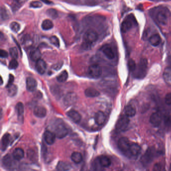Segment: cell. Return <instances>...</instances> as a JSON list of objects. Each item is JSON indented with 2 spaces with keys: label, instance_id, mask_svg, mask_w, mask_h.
Masks as SVG:
<instances>
[{
  "label": "cell",
  "instance_id": "7bdbcfd3",
  "mask_svg": "<svg viewBox=\"0 0 171 171\" xmlns=\"http://www.w3.org/2000/svg\"><path fill=\"white\" fill-rule=\"evenodd\" d=\"M165 103L168 105V106H171V92L167 93L165 95Z\"/></svg>",
  "mask_w": 171,
  "mask_h": 171
},
{
  "label": "cell",
  "instance_id": "bcb514c9",
  "mask_svg": "<svg viewBox=\"0 0 171 171\" xmlns=\"http://www.w3.org/2000/svg\"><path fill=\"white\" fill-rule=\"evenodd\" d=\"M0 56L1 58H7L8 56V53L5 50L2 49L1 50V52H0Z\"/></svg>",
  "mask_w": 171,
  "mask_h": 171
},
{
  "label": "cell",
  "instance_id": "1f68e13d",
  "mask_svg": "<svg viewBox=\"0 0 171 171\" xmlns=\"http://www.w3.org/2000/svg\"><path fill=\"white\" fill-rule=\"evenodd\" d=\"M68 77V74L66 70L62 71L56 77L57 81L59 82H64L66 81Z\"/></svg>",
  "mask_w": 171,
  "mask_h": 171
},
{
  "label": "cell",
  "instance_id": "7a4b0ae2",
  "mask_svg": "<svg viewBox=\"0 0 171 171\" xmlns=\"http://www.w3.org/2000/svg\"><path fill=\"white\" fill-rule=\"evenodd\" d=\"M99 38L98 33L95 30L88 29L86 31L83 37L84 49H90L92 44L96 42Z\"/></svg>",
  "mask_w": 171,
  "mask_h": 171
},
{
  "label": "cell",
  "instance_id": "9a60e30c",
  "mask_svg": "<svg viewBox=\"0 0 171 171\" xmlns=\"http://www.w3.org/2000/svg\"><path fill=\"white\" fill-rule=\"evenodd\" d=\"M37 86V81L32 77H28L26 80L27 89L29 91L33 92L36 89Z\"/></svg>",
  "mask_w": 171,
  "mask_h": 171
},
{
  "label": "cell",
  "instance_id": "277c9868",
  "mask_svg": "<svg viewBox=\"0 0 171 171\" xmlns=\"http://www.w3.org/2000/svg\"><path fill=\"white\" fill-rule=\"evenodd\" d=\"M129 119L128 116H123L119 118L116 124V129L118 132H123L128 128L129 124Z\"/></svg>",
  "mask_w": 171,
  "mask_h": 171
},
{
  "label": "cell",
  "instance_id": "83f0119b",
  "mask_svg": "<svg viewBox=\"0 0 171 171\" xmlns=\"http://www.w3.org/2000/svg\"><path fill=\"white\" fill-rule=\"evenodd\" d=\"M56 168L59 171H68L71 169V166L69 164L64 162H59L57 164Z\"/></svg>",
  "mask_w": 171,
  "mask_h": 171
},
{
  "label": "cell",
  "instance_id": "ffe728a7",
  "mask_svg": "<svg viewBox=\"0 0 171 171\" xmlns=\"http://www.w3.org/2000/svg\"><path fill=\"white\" fill-rule=\"evenodd\" d=\"M16 110L17 111L18 120L20 122H23L24 118V107L22 102H18L16 106Z\"/></svg>",
  "mask_w": 171,
  "mask_h": 171
},
{
  "label": "cell",
  "instance_id": "603a6c76",
  "mask_svg": "<svg viewBox=\"0 0 171 171\" xmlns=\"http://www.w3.org/2000/svg\"><path fill=\"white\" fill-rule=\"evenodd\" d=\"M12 156L15 160H17V161H20L24 158V150L20 147L16 148L13 151Z\"/></svg>",
  "mask_w": 171,
  "mask_h": 171
},
{
  "label": "cell",
  "instance_id": "d6a6232c",
  "mask_svg": "<svg viewBox=\"0 0 171 171\" xmlns=\"http://www.w3.org/2000/svg\"><path fill=\"white\" fill-rule=\"evenodd\" d=\"M8 94L9 96L13 97L16 95L17 93V91H18V88H17V86L15 85L12 84L11 86H9L8 87Z\"/></svg>",
  "mask_w": 171,
  "mask_h": 171
},
{
  "label": "cell",
  "instance_id": "8992f818",
  "mask_svg": "<svg viewBox=\"0 0 171 171\" xmlns=\"http://www.w3.org/2000/svg\"><path fill=\"white\" fill-rule=\"evenodd\" d=\"M54 133L56 138L59 139L64 138L68 135V131L67 128L63 123L57 124L55 128Z\"/></svg>",
  "mask_w": 171,
  "mask_h": 171
},
{
  "label": "cell",
  "instance_id": "5bb4252c",
  "mask_svg": "<svg viewBox=\"0 0 171 171\" xmlns=\"http://www.w3.org/2000/svg\"><path fill=\"white\" fill-rule=\"evenodd\" d=\"M67 116L75 123H78L81 120V116L78 111L74 110H71L67 113Z\"/></svg>",
  "mask_w": 171,
  "mask_h": 171
},
{
  "label": "cell",
  "instance_id": "ba28073f",
  "mask_svg": "<svg viewBox=\"0 0 171 171\" xmlns=\"http://www.w3.org/2000/svg\"><path fill=\"white\" fill-rule=\"evenodd\" d=\"M147 59L143 58L141 59L139 65L138 72L136 73V77L143 78L146 74L147 69Z\"/></svg>",
  "mask_w": 171,
  "mask_h": 171
},
{
  "label": "cell",
  "instance_id": "681fc988",
  "mask_svg": "<svg viewBox=\"0 0 171 171\" xmlns=\"http://www.w3.org/2000/svg\"><path fill=\"white\" fill-rule=\"evenodd\" d=\"M41 1L43 2L44 3H45L46 4H52V2L50 1L49 0H40Z\"/></svg>",
  "mask_w": 171,
  "mask_h": 171
},
{
  "label": "cell",
  "instance_id": "5b68a950",
  "mask_svg": "<svg viewBox=\"0 0 171 171\" xmlns=\"http://www.w3.org/2000/svg\"><path fill=\"white\" fill-rule=\"evenodd\" d=\"M155 152L153 147H150L146 151L145 154L142 156L141 161L144 165H147L150 164L154 157Z\"/></svg>",
  "mask_w": 171,
  "mask_h": 171
},
{
  "label": "cell",
  "instance_id": "c3c4849f",
  "mask_svg": "<svg viewBox=\"0 0 171 171\" xmlns=\"http://www.w3.org/2000/svg\"><path fill=\"white\" fill-rule=\"evenodd\" d=\"M154 170H155V171H160V170H161V166L159 164H156L154 165Z\"/></svg>",
  "mask_w": 171,
  "mask_h": 171
},
{
  "label": "cell",
  "instance_id": "44dd1931",
  "mask_svg": "<svg viewBox=\"0 0 171 171\" xmlns=\"http://www.w3.org/2000/svg\"><path fill=\"white\" fill-rule=\"evenodd\" d=\"M141 150L142 149L141 147L139 146L138 143H131L129 148V154L134 157H136L141 153Z\"/></svg>",
  "mask_w": 171,
  "mask_h": 171
},
{
  "label": "cell",
  "instance_id": "3957f363",
  "mask_svg": "<svg viewBox=\"0 0 171 171\" xmlns=\"http://www.w3.org/2000/svg\"><path fill=\"white\" fill-rule=\"evenodd\" d=\"M136 20L132 14H129L122 22L121 30L123 33H126L132 28L133 26L136 25Z\"/></svg>",
  "mask_w": 171,
  "mask_h": 171
},
{
  "label": "cell",
  "instance_id": "7402d4cb",
  "mask_svg": "<svg viewBox=\"0 0 171 171\" xmlns=\"http://www.w3.org/2000/svg\"><path fill=\"white\" fill-rule=\"evenodd\" d=\"M41 53L38 48H33L31 50L30 52V57L31 60L33 61H37L40 59Z\"/></svg>",
  "mask_w": 171,
  "mask_h": 171
},
{
  "label": "cell",
  "instance_id": "e0dca14e",
  "mask_svg": "<svg viewBox=\"0 0 171 171\" xmlns=\"http://www.w3.org/2000/svg\"><path fill=\"white\" fill-rule=\"evenodd\" d=\"M14 160H15V159L13 156H11L9 154H6V156L3 157L2 160L3 165L8 168H12L14 165Z\"/></svg>",
  "mask_w": 171,
  "mask_h": 171
},
{
  "label": "cell",
  "instance_id": "cb8c5ba5",
  "mask_svg": "<svg viewBox=\"0 0 171 171\" xmlns=\"http://www.w3.org/2000/svg\"><path fill=\"white\" fill-rule=\"evenodd\" d=\"M85 96L88 98H95L99 96L100 95V93L99 91L94 88L89 87L85 89L84 91Z\"/></svg>",
  "mask_w": 171,
  "mask_h": 171
},
{
  "label": "cell",
  "instance_id": "b9f144b4",
  "mask_svg": "<svg viewBox=\"0 0 171 171\" xmlns=\"http://www.w3.org/2000/svg\"><path fill=\"white\" fill-rule=\"evenodd\" d=\"M42 3L39 1L32 2L30 3V7L34 8H38L42 7Z\"/></svg>",
  "mask_w": 171,
  "mask_h": 171
},
{
  "label": "cell",
  "instance_id": "d6986e66",
  "mask_svg": "<svg viewBox=\"0 0 171 171\" xmlns=\"http://www.w3.org/2000/svg\"><path fill=\"white\" fill-rule=\"evenodd\" d=\"M95 121L98 125H102L106 121V116L104 113L102 111H99L95 115Z\"/></svg>",
  "mask_w": 171,
  "mask_h": 171
},
{
  "label": "cell",
  "instance_id": "f6af8a7d",
  "mask_svg": "<svg viewBox=\"0 0 171 171\" xmlns=\"http://www.w3.org/2000/svg\"><path fill=\"white\" fill-rule=\"evenodd\" d=\"M14 81V77L12 74H10L9 75V81L8 82V84H7V88L9 87V86H11V85L13 84V82Z\"/></svg>",
  "mask_w": 171,
  "mask_h": 171
},
{
  "label": "cell",
  "instance_id": "30bf717a",
  "mask_svg": "<svg viewBox=\"0 0 171 171\" xmlns=\"http://www.w3.org/2000/svg\"><path fill=\"white\" fill-rule=\"evenodd\" d=\"M78 97L77 95L73 92H68L63 99V102L66 106H71L76 102Z\"/></svg>",
  "mask_w": 171,
  "mask_h": 171
},
{
  "label": "cell",
  "instance_id": "2e32d148",
  "mask_svg": "<svg viewBox=\"0 0 171 171\" xmlns=\"http://www.w3.org/2000/svg\"><path fill=\"white\" fill-rule=\"evenodd\" d=\"M34 114L39 118H43L46 116L47 110L42 106H36L34 110Z\"/></svg>",
  "mask_w": 171,
  "mask_h": 171
},
{
  "label": "cell",
  "instance_id": "52a82bcc",
  "mask_svg": "<svg viewBox=\"0 0 171 171\" xmlns=\"http://www.w3.org/2000/svg\"><path fill=\"white\" fill-rule=\"evenodd\" d=\"M102 68L99 64H92L89 66L88 69V74L92 78H99L102 75Z\"/></svg>",
  "mask_w": 171,
  "mask_h": 171
},
{
  "label": "cell",
  "instance_id": "8fae6325",
  "mask_svg": "<svg viewBox=\"0 0 171 171\" xmlns=\"http://www.w3.org/2000/svg\"><path fill=\"white\" fill-rule=\"evenodd\" d=\"M162 121V117L159 113H154L151 115L150 121L154 127H159Z\"/></svg>",
  "mask_w": 171,
  "mask_h": 171
},
{
  "label": "cell",
  "instance_id": "f546056e",
  "mask_svg": "<svg viewBox=\"0 0 171 171\" xmlns=\"http://www.w3.org/2000/svg\"><path fill=\"white\" fill-rule=\"evenodd\" d=\"M71 159L74 163L79 164L82 161V154L79 152H73L71 154Z\"/></svg>",
  "mask_w": 171,
  "mask_h": 171
},
{
  "label": "cell",
  "instance_id": "f1b7e54d",
  "mask_svg": "<svg viewBox=\"0 0 171 171\" xmlns=\"http://www.w3.org/2000/svg\"><path fill=\"white\" fill-rule=\"evenodd\" d=\"M125 113L126 116L128 117H133L136 115V110L135 107L132 105H128L125 107Z\"/></svg>",
  "mask_w": 171,
  "mask_h": 171
},
{
  "label": "cell",
  "instance_id": "6da1fadb",
  "mask_svg": "<svg viewBox=\"0 0 171 171\" xmlns=\"http://www.w3.org/2000/svg\"><path fill=\"white\" fill-rule=\"evenodd\" d=\"M154 9V11L152 12L151 14L156 21L161 25H167L170 16V12L168 9L164 7H157Z\"/></svg>",
  "mask_w": 171,
  "mask_h": 171
},
{
  "label": "cell",
  "instance_id": "f5cc1de1",
  "mask_svg": "<svg viewBox=\"0 0 171 171\" xmlns=\"http://www.w3.org/2000/svg\"><path fill=\"white\" fill-rule=\"evenodd\" d=\"M3 84V80H2V78L1 77V84Z\"/></svg>",
  "mask_w": 171,
  "mask_h": 171
},
{
  "label": "cell",
  "instance_id": "4fadbf2b",
  "mask_svg": "<svg viewBox=\"0 0 171 171\" xmlns=\"http://www.w3.org/2000/svg\"><path fill=\"white\" fill-rule=\"evenodd\" d=\"M44 137L46 143L48 145H52L54 143L56 136L54 132H52L51 131H46L44 132Z\"/></svg>",
  "mask_w": 171,
  "mask_h": 171
},
{
  "label": "cell",
  "instance_id": "d4e9b609",
  "mask_svg": "<svg viewBox=\"0 0 171 171\" xmlns=\"http://www.w3.org/2000/svg\"><path fill=\"white\" fill-rule=\"evenodd\" d=\"M10 139H11V136L10 134L8 133L3 135L1 140L2 150L5 151L7 149L9 144L10 143Z\"/></svg>",
  "mask_w": 171,
  "mask_h": 171
},
{
  "label": "cell",
  "instance_id": "74e56055",
  "mask_svg": "<svg viewBox=\"0 0 171 171\" xmlns=\"http://www.w3.org/2000/svg\"><path fill=\"white\" fill-rule=\"evenodd\" d=\"M10 28L13 32L17 33L18 32L20 29V24L16 22H13L10 24Z\"/></svg>",
  "mask_w": 171,
  "mask_h": 171
},
{
  "label": "cell",
  "instance_id": "4dcf8cb0",
  "mask_svg": "<svg viewBox=\"0 0 171 171\" xmlns=\"http://www.w3.org/2000/svg\"><path fill=\"white\" fill-rule=\"evenodd\" d=\"M42 29L44 30H49L53 27V23L51 20L46 19L44 20L41 25Z\"/></svg>",
  "mask_w": 171,
  "mask_h": 171
},
{
  "label": "cell",
  "instance_id": "d590c367",
  "mask_svg": "<svg viewBox=\"0 0 171 171\" xmlns=\"http://www.w3.org/2000/svg\"><path fill=\"white\" fill-rule=\"evenodd\" d=\"M9 53L13 59H17L18 58V52L17 48H11L9 50Z\"/></svg>",
  "mask_w": 171,
  "mask_h": 171
},
{
  "label": "cell",
  "instance_id": "9c48e42d",
  "mask_svg": "<svg viewBox=\"0 0 171 171\" xmlns=\"http://www.w3.org/2000/svg\"><path fill=\"white\" fill-rule=\"evenodd\" d=\"M131 143L127 137H122L118 140V147L120 150L124 153H129Z\"/></svg>",
  "mask_w": 171,
  "mask_h": 171
},
{
  "label": "cell",
  "instance_id": "e575fe53",
  "mask_svg": "<svg viewBox=\"0 0 171 171\" xmlns=\"http://www.w3.org/2000/svg\"><path fill=\"white\" fill-rule=\"evenodd\" d=\"M164 77L165 80L171 82V68L170 67L167 68L165 70L164 72Z\"/></svg>",
  "mask_w": 171,
  "mask_h": 171
},
{
  "label": "cell",
  "instance_id": "f35d334b",
  "mask_svg": "<svg viewBox=\"0 0 171 171\" xmlns=\"http://www.w3.org/2000/svg\"><path fill=\"white\" fill-rule=\"evenodd\" d=\"M50 42L56 47H59L60 41H59L58 38L55 36H53L50 38Z\"/></svg>",
  "mask_w": 171,
  "mask_h": 171
},
{
  "label": "cell",
  "instance_id": "484cf974",
  "mask_svg": "<svg viewBox=\"0 0 171 171\" xmlns=\"http://www.w3.org/2000/svg\"><path fill=\"white\" fill-rule=\"evenodd\" d=\"M149 41L152 46L156 47V46H159L160 45L161 42V38L159 34H154L151 36L149 39Z\"/></svg>",
  "mask_w": 171,
  "mask_h": 171
},
{
  "label": "cell",
  "instance_id": "60d3db41",
  "mask_svg": "<svg viewBox=\"0 0 171 171\" xmlns=\"http://www.w3.org/2000/svg\"><path fill=\"white\" fill-rule=\"evenodd\" d=\"M1 16L2 19L5 20L9 18V14L8 13L6 9L4 8H2L1 10Z\"/></svg>",
  "mask_w": 171,
  "mask_h": 171
},
{
  "label": "cell",
  "instance_id": "7c38bea8",
  "mask_svg": "<svg viewBox=\"0 0 171 171\" xmlns=\"http://www.w3.org/2000/svg\"><path fill=\"white\" fill-rule=\"evenodd\" d=\"M101 50L104 55L106 56L109 59L112 60L113 59H114L115 57L114 52L113 51L112 48L109 45H105L102 46V47L101 48Z\"/></svg>",
  "mask_w": 171,
  "mask_h": 171
},
{
  "label": "cell",
  "instance_id": "836d02e7",
  "mask_svg": "<svg viewBox=\"0 0 171 171\" xmlns=\"http://www.w3.org/2000/svg\"><path fill=\"white\" fill-rule=\"evenodd\" d=\"M46 14L49 17L53 19H55L58 16V14L57 11L54 9H49L47 10Z\"/></svg>",
  "mask_w": 171,
  "mask_h": 171
},
{
  "label": "cell",
  "instance_id": "ac0fdd59",
  "mask_svg": "<svg viewBox=\"0 0 171 171\" xmlns=\"http://www.w3.org/2000/svg\"><path fill=\"white\" fill-rule=\"evenodd\" d=\"M36 68L38 72L40 74H43L47 69V64L44 60L40 59L36 61Z\"/></svg>",
  "mask_w": 171,
  "mask_h": 171
},
{
  "label": "cell",
  "instance_id": "8d00e7d4",
  "mask_svg": "<svg viewBox=\"0 0 171 171\" xmlns=\"http://www.w3.org/2000/svg\"><path fill=\"white\" fill-rule=\"evenodd\" d=\"M128 65V69L131 72H134L136 69V64L133 59H129Z\"/></svg>",
  "mask_w": 171,
  "mask_h": 171
},
{
  "label": "cell",
  "instance_id": "ee69618b",
  "mask_svg": "<svg viewBox=\"0 0 171 171\" xmlns=\"http://www.w3.org/2000/svg\"><path fill=\"white\" fill-rule=\"evenodd\" d=\"M30 40V36L28 34L25 35L22 37L21 39V42L23 44H26Z\"/></svg>",
  "mask_w": 171,
  "mask_h": 171
},
{
  "label": "cell",
  "instance_id": "ab89813d",
  "mask_svg": "<svg viewBox=\"0 0 171 171\" xmlns=\"http://www.w3.org/2000/svg\"><path fill=\"white\" fill-rule=\"evenodd\" d=\"M19 63L18 61L16 59H13L11 61H10L9 65V67L10 69H15L18 67Z\"/></svg>",
  "mask_w": 171,
  "mask_h": 171
},
{
  "label": "cell",
  "instance_id": "4316f807",
  "mask_svg": "<svg viewBox=\"0 0 171 171\" xmlns=\"http://www.w3.org/2000/svg\"><path fill=\"white\" fill-rule=\"evenodd\" d=\"M99 163L103 168H108L111 165V161L109 158L105 156H102L99 159Z\"/></svg>",
  "mask_w": 171,
  "mask_h": 171
},
{
  "label": "cell",
  "instance_id": "7dc6e473",
  "mask_svg": "<svg viewBox=\"0 0 171 171\" xmlns=\"http://www.w3.org/2000/svg\"><path fill=\"white\" fill-rule=\"evenodd\" d=\"M63 65L62 62L57 63V64H55L54 65H53V68L54 69L58 70L60 69V68L62 67Z\"/></svg>",
  "mask_w": 171,
  "mask_h": 171
},
{
  "label": "cell",
  "instance_id": "816d5d0a",
  "mask_svg": "<svg viewBox=\"0 0 171 171\" xmlns=\"http://www.w3.org/2000/svg\"><path fill=\"white\" fill-rule=\"evenodd\" d=\"M16 3L21 4V3H24L25 0H14Z\"/></svg>",
  "mask_w": 171,
  "mask_h": 171
},
{
  "label": "cell",
  "instance_id": "f907efd6",
  "mask_svg": "<svg viewBox=\"0 0 171 171\" xmlns=\"http://www.w3.org/2000/svg\"><path fill=\"white\" fill-rule=\"evenodd\" d=\"M167 61L168 64L171 65V55L169 56L167 58Z\"/></svg>",
  "mask_w": 171,
  "mask_h": 171
}]
</instances>
